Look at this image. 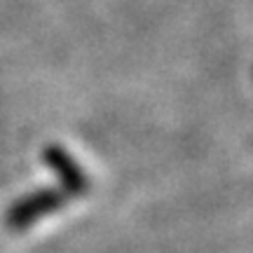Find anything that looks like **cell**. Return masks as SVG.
Masks as SVG:
<instances>
[{
    "instance_id": "obj_1",
    "label": "cell",
    "mask_w": 253,
    "mask_h": 253,
    "mask_svg": "<svg viewBox=\"0 0 253 253\" xmlns=\"http://www.w3.org/2000/svg\"><path fill=\"white\" fill-rule=\"evenodd\" d=\"M68 202V195L63 190H54V188H45L31 192L24 199H17L12 207H9L5 223L12 230H24V227L33 225L36 220L45 218L47 213H54Z\"/></svg>"
},
{
    "instance_id": "obj_2",
    "label": "cell",
    "mask_w": 253,
    "mask_h": 253,
    "mask_svg": "<svg viewBox=\"0 0 253 253\" xmlns=\"http://www.w3.org/2000/svg\"><path fill=\"white\" fill-rule=\"evenodd\" d=\"M42 160H45L47 167L59 176V181H61L66 195L80 197V195H84V192L89 190V178H87V173L82 171V167L63 150L61 145H56V143L47 145L45 150H42Z\"/></svg>"
}]
</instances>
